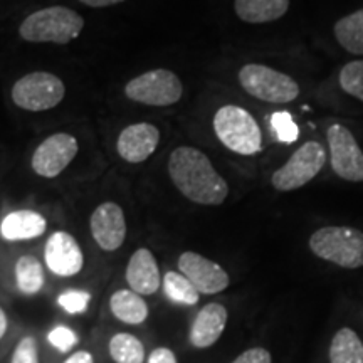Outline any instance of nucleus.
Wrapping results in <instances>:
<instances>
[{
	"instance_id": "9",
	"label": "nucleus",
	"mask_w": 363,
	"mask_h": 363,
	"mask_svg": "<svg viewBox=\"0 0 363 363\" xmlns=\"http://www.w3.org/2000/svg\"><path fill=\"white\" fill-rule=\"evenodd\" d=\"M331 170L347 182H363V152L347 126L333 125L328 133Z\"/></svg>"
},
{
	"instance_id": "5",
	"label": "nucleus",
	"mask_w": 363,
	"mask_h": 363,
	"mask_svg": "<svg viewBox=\"0 0 363 363\" xmlns=\"http://www.w3.org/2000/svg\"><path fill=\"white\" fill-rule=\"evenodd\" d=\"M239 83L251 96L271 104L291 103L299 96V84L291 76L256 62L240 67Z\"/></svg>"
},
{
	"instance_id": "2",
	"label": "nucleus",
	"mask_w": 363,
	"mask_h": 363,
	"mask_svg": "<svg viewBox=\"0 0 363 363\" xmlns=\"http://www.w3.org/2000/svg\"><path fill=\"white\" fill-rule=\"evenodd\" d=\"M84 19L69 7L54 6L27 16L19 27L21 38L27 43L67 44L78 39Z\"/></svg>"
},
{
	"instance_id": "29",
	"label": "nucleus",
	"mask_w": 363,
	"mask_h": 363,
	"mask_svg": "<svg viewBox=\"0 0 363 363\" xmlns=\"http://www.w3.org/2000/svg\"><path fill=\"white\" fill-rule=\"evenodd\" d=\"M11 363H39V347L34 337H24L17 343Z\"/></svg>"
},
{
	"instance_id": "15",
	"label": "nucleus",
	"mask_w": 363,
	"mask_h": 363,
	"mask_svg": "<svg viewBox=\"0 0 363 363\" xmlns=\"http://www.w3.org/2000/svg\"><path fill=\"white\" fill-rule=\"evenodd\" d=\"M229 313L227 308L220 303H208L195 316L192 326H190V343L195 348H211L212 345L219 342L224 333Z\"/></svg>"
},
{
	"instance_id": "7",
	"label": "nucleus",
	"mask_w": 363,
	"mask_h": 363,
	"mask_svg": "<svg viewBox=\"0 0 363 363\" xmlns=\"http://www.w3.org/2000/svg\"><path fill=\"white\" fill-rule=\"evenodd\" d=\"M66 94V86L52 72L35 71L22 76L12 88V101L26 111H48L56 108Z\"/></svg>"
},
{
	"instance_id": "16",
	"label": "nucleus",
	"mask_w": 363,
	"mask_h": 363,
	"mask_svg": "<svg viewBox=\"0 0 363 363\" xmlns=\"http://www.w3.org/2000/svg\"><path fill=\"white\" fill-rule=\"evenodd\" d=\"M162 281L160 269L152 251L147 247L136 249L126 266V283L130 284L131 291L150 296L158 291Z\"/></svg>"
},
{
	"instance_id": "31",
	"label": "nucleus",
	"mask_w": 363,
	"mask_h": 363,
	"mask_svg": "<svg viewBox=\"0 0 363 363\" xmlns=\"http://www.w3.org/2000/svg\"><path fill=\"white\" fill-rule=\"evenodd\" d=\"M147 363H177V357L170 348L158 347L150 353Z\"/></svg>"
},
{
	"instance_id": "14",
	"label": "nucleus",
	"mask_w": 363,
	"mask_h": 363,
	"mask_svg": "<svg viewBox=\"0 0 363 363\" xmlns=\"http://www.w3.org/2000/svg\"><path fill=\"white\" fill-rule=\"evenodd\" d=\"M160 142V130L150 123L126 126L118 136L116 148L125 162L142 163L152 157Z\"/></svg>"
},
{
	"instance_id": "22",
	"label": "nucleus",
	"mask_w": 363,
	"mask_h": 363,
	"mask_svg": "<svg viewBox=\"0 0 363 363\" xmlns=\"http://www.w3.org/2000/svg\"><path fill=\"white\" fill-rule=\"evenodd\" d=\"M44 267L38 257L22 256L16 262V283L22 294L34 296L44 286Z\"/></svg>"
},
{
	"instance_id": "25",
	"label": "nucleus",
	"mask_w": 363,
	"mask_h": 363,
	"mask_svg": "<svg viewBox=\"0 0 363 363\" xmlns=\"http://www.w3.org/2000/svg\"><path fill=\"white\" fill-rule=\"evenodd\" d=\"M338 81L345 93L363 103V59L347 62L340 71Z\"/></svg>"
},
{
	"instance_id": "30",
	"label": "nucleus",
	"mask_w": 363,
	"mask_h": 363,
	"mask_svg": "<svg viewBox=\"0 0 363 363\" xmlns=\"http://www.w3.org/2000/svg\"><path fill=\"white\" fill-rule=\"evenodd\" d=\"M233 363H272V357L266 348L256 347L240 353Z\"/></svg>"
},
{
	"instance_id": "18",
	"label": "nucleus",
	"mask_w": 363,
	"mask_h": 363,
	"mask_svg": "<svg viewBox=\"0 0 363 363\" xmlns=\"http://www.w3.org/2000/svg\"><path fill=\"white\" fill-rule=\"evenodd\" d=\"M289 9V0H235L234 11L247 24H266L281 19Z\"/></svg>"
},
{
	"instance_id": "34",
	"label": "nucleus",
	"mask_w": 363,
	"mask_h": 363,
	"mask_svg": "<svg viewBox=\"0 0 363 363\" xmlns=\"http://www.w3.org/2000/svg\"><path fill=\"white\" fill-rule=\"evenodd\" d=\"M7 325H9V321H7V315H6V311L2 310V308H0V340L4 338V335H6V331H7Z\"/></svg>"
},
{
	"instance_id": "13",
	"label": "nucleus",
	"mask_w": 363,
	"mask_h": 363,
	"mask_svg": "<svg viewBox=\"0 0 363 363\" xmlns=\"http://www.w3.org/2000/svg\"><path fill=\"white\" fill-rule=\"evenodd\" d=\"M93 239L103 251H116L126 239L125 212L115 202H103L94 208L89 220Z\"/></svg>"
},
{
	"instance_id": "19",
	"label": "nucleus",
	"mask_w": 363,
	"mask_h": 363,
	"mask_svg": "<svg viewBox=\"0 0 363 363\" xmlns=\"http://www.w3.org/2000/svg\"><path fill=\"white\" fill-rule=\"evenodd\" d=\"M110 310L116 320L126 325H140L148 318V305L142 294L131 289H118L110 298Z\"/></svg>"
},
{
	"instance_id": "10",
	"label": "nucleus",
	"mask_w": 363,
	"mask_h": 363,
	"mask_svg": "<svg viewBox=\"0 0 363 363\" xmlns=\"http://www.w3.org/2000/svg\"><path fill=\"white\" fill-rule=\"evenodd\" d=\"M78 140L69 133H54L35 148L33 170L44 179H54L67 169L78 155Z\"/></svg>"
},
{
	"instance_id": "23",
	"label": "nucleus",
	"mask_w": 363,
	"mask_h": 363,
	"mask_svg": "<svg viewBox=\"0 0 363 363\" xmlns=\"http://www.w3.org/2000/svg\"><path fill=\"white\" fill-rule=\"evenodd\" d=\"M163 291L165 296L170 301L177 303V305H185V306H194L197 305L199 299H201V293L197 291V288L190 283L189 278H185L182 272L169 271L163 276Z\"/></svg>"
},
{
	"instance_id": "32",
	"label": "nucleus",
	"mask_w": 363,
	"mask_h": 363,
	"mask_svg": "<svg viewBox=\"0 0 363 363\" xmlns=\"http://www.w3.org/2000/svg\"><path fill=\"white\" fill-rule=\"evenodd\" d=\"M81 4L84 6L93 7V9H101V7H110V6H116V4L125 2V0H79Z\"/></svg>"
},
{
	"instance_id": "8",
	"label": "nucleus",
	"mask_w": 363,
	"mask_h": 363,
	"mask_svg": "<svg viewBox=\"0 0 363 363\" xmlns=\"http://www.w3.org/2000/svg\"><path fill=\"white\" fill-rule=\"evenodd\" d=\"M125 93L131 101L148 106H172L184 94V84L174 71L153 69L131 79Z\"/></svg>"
},
{
	"instance_id": "28",
	"label": "nucleus",
	"mask_w": 363,
	"mask_h": 363,
	"mask_svg": "<svg viewBox=\"0 0 363 363\" xmlns=\"http://www.w3.org/2000/svg\"><path fill=\"white\" fill-rule=\"evenodd\" d=\"M48 342L59 352H69L72 347L79 343L78 335L65 325H59L48 333Z\"/></svg>"
},
{
	"instance_id": "17",
	"label": "nucleus",
	"mask_w": 363,
	"mask_h": 363,
	"mask_svg": "<svg viewBox=\"0 0 363 363\" xmlns=\"http://www.w3.org/2000/svg\"><path fill=\"white\" fill-rule=\"evenodd\" d=\"M48 229V222L39 212L16 211L4 217L0 224V235L6 240H29L40 238Z\"/></svg>"
},
{
	"instance_id": "1",
	"label": "nucleus",
	"mask_w": 363,
	"mask_h": 363,
	"mask_svg": "<svg viewBox=\"0 0 363 363\" xmlns=\"http://www.w3.org/2000/svg\"><path fill=\"white\" fill-rule=\"evenodd\" d=\"M169 175L184 197L201 206H220L229 195V185L211 158L194 147H179L172 152Z\"/></svg>"
},
{
	"instance_id": "11",
	"label": "nucleus",
	"mask_w": 363,
	"mask_h": 363,
	"mask_svg": "<svg viewBox=\"0 0 363 363\" xmlns=\"http://www.w3.org/2000/svg\"><path fill=\"white\" fill-rule=\"evenodd\" d=\"M182 274L189 278L199 293L217 294L229 288L230 278L227 271L216 261L207 259L202 254L187 251L179 257Z\"/></svg>"
},
{
	"instance_id": "4",
	"label": "nucleus",
	"mask_w": 363,
	"mask_h": 363,
	"mask_svg": "<svg viewBox=\"0 0 363 363\" xmlns=\"http://www.w3.org/2000/svg\"><path fill=\"white\" fill-rule=\"evenodd\" d=\"M214 131L219 142L239 155H256L262 148V133L254 116L244 108L225 104L214 116Z\"/></svg>"
},
{
	"instance_id": "33",
	"label": "nucleus",
	"mask_w": 363,
	"mask_h": 363,
	"mask_svg": "<svg viewBox=\"0 0 363 363\" xmlns=\"http://www.w3.org/2000/svg\"><path fill=\"white\" fill-rule=\"evenodd\" d=\"M65 363H94V358L89 352H76L74 355H71Z\"/></svg>"
},
{
	"instance_id": "6",
	"label": "nucleus",
	"mask_w": 363,
	"mask_h": 363,
	"mask_svg": "<svg viewBox=\"0 0 363 363\" xmlns=\"http://www.w3.org/2000/svg\"><path fill=\"white\" fill-rule=\"evenodd\" d=\"M326 158V150L320 142L303 143L289 160L272 174V187L279 192H291L305 187L308 182L323 170Z\"/></svg>"
},
{
	"instance_id": "20",
	"label": "nucleus",
	"mask_w": 363,
	"mask_h": 363,
	"mask_svg": "<svg viewBox=\"0 0 363 363\" xmlns=\"http://www.w3.org/2000/svg\"><path fill=\"white\" fill-rule=\"evenodd\" d=\"M330 363H363V342L352 328H340L330 343Z\"/></svg>"
},
{
	"instance_id": "12",
	"label": "nucleus",
	"mask_w": 363,
	"mask_h": 363,
	"mask_svg": "<svg viewBox=\"0 0 363 363\" xmlns=\"http://www.w3.org/2000/svg\"><path fill=\"white\" fill-rule=\"evenodd\" d=\"M44 259L49 271L61 278L79 274L84 266V254L78 240L65 230H57L48 239L44 247Z\"/></svg>"
},
{
	"instance_id": "24",
	"label": "nucleus",
	"mask_w": 363,
	"mask_h": 363,
	"mask_svg": "<svg viewBox=\"0 0 363 363\" xmlns=\"http://www.w3.org/2000/svg\"><path fill=\"white\" fill-rule=\"evenodd\" d=\"M110 355L116 363H143L145 347L135 335L116 333L110 340Z\"/></svg>"
},
{
	"instance_id": "21",
	"label": "nucleus",
	"mask_w": 363,
	"mask_h": 363,
	"mask_svg": "<svg viewBox=\"0 0 363 363\" xmlns=\"http://www.w3.org/2000/svg\"><path fill=\"white\" fill-rule=\"evenodd\" d=\"M333 33L345 51L363 56V9L342 17L335 24Z\"/></svg>"
},
{
	"instance_id": "26",
	"label": "nucleus",
	"mask_w": 363,
	"mask_h": 363,
	"mask_svg": "<svg viewBox=\"0 0 363 363\" xmlns=\"http://www.w3.org/2000/svg\"><path fill=\"white\" fill-rule=\"evenodd\" d=\"M91 301V294L86 291H81V289H69V291H65L59 294L57 303L59 306L62 308L69 315H79V313H84L88 310Z\"/></svg>"
},
{
	"instance_id": "27",
	"label": "nucleus",
	"mask_w": 363,
	"mask_h": 363,
	"mask_svg": "<svg viewBox=\"0 0 363 363\" xmlns=\"http://www.w3.org/2000/svg\"><path fill=\"white\" fill-rule=\"evenodd\" d=\"M271 125L281 142L291 143L298 138V126L291 120L289 113H274L271 118Z\"/></svg>"
},
{
	"instance_id": "3",
	"label": "nucleus",
	"mask_w": 363,
	"mask_h": 363,
	"mask_svg": "<svg viewBox=\"0 0 363 363\" xmlns=\"http://www.w3.org/2000/svg\"><path fill=\"white\" fill-rule=\"evenodd\" d=\"M310 249L320 259L343 269L363 267V233L348 225H326L310 238Z\"/></svg>"
}]
</instances>
